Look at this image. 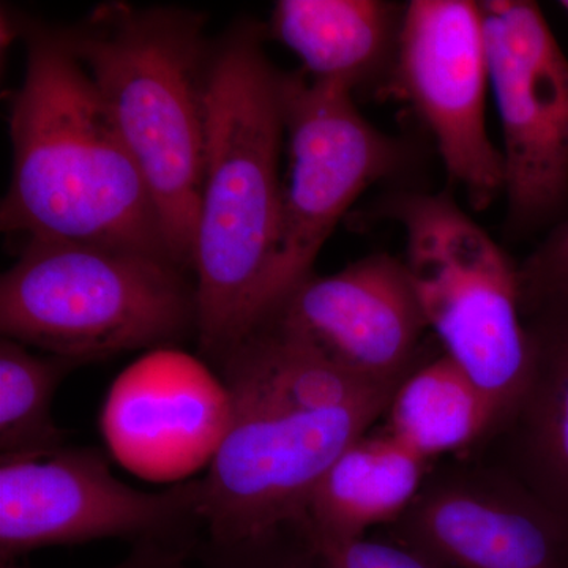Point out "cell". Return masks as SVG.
Masks as SVG:
<instances>
[{
	"mask_svg": "<svg viewBox=\"0 0 568 568\" xmlns=\"http://www.w3.org/2000/svg\"><path fill=\"white\" fill-rule=\"evenodd\" d=\"M219 368L227 418L201 478V519L212 544L301 523L328 467L386 416L394 395L272 325L254 328Z\"/></svg>",
	"mask_w": 568,
	"mask_h": 568,
	"instance_id": "6da1fadb",
	"label": "cell"
},
{
	"mask_svg": "<svg viewBox=\"0 0 568 568\" xmlns=\"http://www.w3.org/2000/svg\"><path fill=\"white\" fill-rule=\"evenodd\" d=\"M13 17L26 73L10 103L13 166L0 205L3 233L179 263L151 190L62 26L21 11Z\"/></svg>",
	"mask_w": 568,
	"mask_h": 568,
	"instance_id": "7a4b0ae2",
	"label": "cell"
},
{
	"mask_svg": "<svg viewBox=\"0 0 568 568\" xmlns=\"http://www.w3.org/2000/svg\"><path fill=\"white\" fill-rule=\"evenodd\" d=\"M265 39L244 20L213 40L193 275L197 347L216 366L260 324L282 212L283 70Z\"/></svg>",
	"mask_w": 568,
	"mask_h": 568,
	"instance_id": "3957f363",
	"label": "cell"
},
{
	"mask_svg": "<svg viewBox=\"0 0 568 568\" xmlns=\"http://www.w3.org/2000/svg\"><path fill=\"white\" fill-rule=\"evenodd\" d=\"M205 24L200 11L114 0L62 26L151 190L175 260L192 274L213 48Z\"/></svg>",
	"mask_w": 568,
	"mask_h": 568,
	"instance_id": "277c9868",
	"label": "cell"
},
{
	"mask_svg": "<svg viewBox=\"0 0 568 568\" xmlns=\"http://www.w3.org/2000/svg\"><path fill=\"white\" fill-rule=\"evenodd\" d=\"M2 336L80 364L196 338L194 275L168 257L24 239L0 278Z\"/></svg>",
	"mask_w": 568,
	"mask_h": 568,
	"instance_id": "5b68a950",
	"label": "cell"
},
{
	"mask_svg": "<svg viewBox=\"0 0 568 568\" xmlns=\"http://www.w3.org/2000/svg\"><path fill=\"white\" fill-rule=\"evenodd\" d=\"M368 215L402 227L403 263L426 325L440 351L487 396L496 433L517 405L530 368L518 264L448 193L396 190Z\"/></svg>",
	"mask_w": 568,
	"mask_h": 568,
	"instance_id": "8992f818",
	"label": "cell"
},
{
	"mask_svg": "<svg viewBox=\"0 0 568 568\" xmlns=\"http://www.w3.org/2000/svg\"><path fill=\"white\" fill-rule=\"evenodd\" d=\"M283 108L290 182L283 183L260 324L315 272L317 254L362 193L402 174L413 159L405 141L376 129L358 111L349 89L313 80L302 69L283 71Z\"/></svg>",
	"mask_w": 568,
	"mask_h": 568,
	"instance_id": "52a82bcc",
	"label": "cell"
},
{
	"mask_svg": "<svg viewBox=\"0 0 568 568\" xmlns=\"http://www.w3.org/2000/svg\"><path fill=\"white\" fill-rule=\"evenodd\" d=\"M511 237L568 219V59L538 3L481 0Z\"/></svg>",
	"mask_w": 568,
	"mask_h": 568,
	"instance_id": "ba28073f",
	"label": "cell"
},
{
	"mask_svg": "<svg viewBox=\"0 0 568 568\" xmlns=\"http://www.w3.org/2000/svg\"><path fill=\"white\" fill-rule=\"evenodd\" d=\"M201 478L142 491L91 447L0 458V558L102 538L200 540Z\"/></svg>",
	"mask_w": 568,
	"mask_h": 568,
	"instance_id": "9c48e42d",
	"label": "cell"
},
{
	"mask_svg": "<svg viewBox=\"0 0 568 568\" xmlns=\"http://www.w3.org/2000/svg\"><path fill=\"white\" fill-rule=\"evenodd\" d=\"M488 84L480 2H407L386 93L413 106L474 211H487L506 189L503 152L485 118Z\"/></svg>",
	"mask_w": 568,
	"mask_h": 568,
	"instance_id": "30bf717a",
	"label": "cell"
},
{
	"mask_svg": "<svg viewBox=\"0 0 568 568\" xmlns=\"http://www.w3.org/2000/svg\"><path fill=\"white\" fill-rule=\"evenodd\" d=\"M390 537L432 568H568V519L499 466L429 470Z\"/></svg>",
	"mask_w": 568,
	"mask_h": 568,
	"instance_id": "8fae6325",
	"label": "cell"
},
{
	"mask_svg": "<svg viewBox=\"0 0 568 568\" xmlns=\"http://www.w3.org/2000/svg\"><path fill=\"white\" fill-rule=\"evenodd\" d=\"M351 375L398 386L425 357L429 331L403 260L362 257L332 275L306 276L263 323Z\"/></svg>",
	"mask_w": 568,
	"mask_h": 568,
	"instance_id": "7c38bea8",
	"label": "cell"
},
{
	"mask_svg": "<svg viewBox=\"0 0 568 568\" xmlns=\"http://www.w3.org/2000/svg\"><path fill=\"white\" fill-rule=\"evenodd\" d=\"M406 3L387 0H278L265 33L317 81L383 95L405 21Z\"/></svg>",
	"mask_w": 568,
	"mask_h": 568,
	"instance_id": "4fadbf2b",
	"label": "cell"
},
{
	"mask_svg": "<svg viewBox=\"0 0 568 568\" xmlns=\"http://www.w3.org/2000/svg\"><path fill=\"white\" fill-rule=\"evenodd\" d=\"M528 381L491 439L503 440L504 470L568 519V302L526 317Z\"/></svg>",
	"mask_w": 568,
	"mask_h": 568,
	"instance_id": "5bb4252c",
	"label": "cell"
},
{
	"mask_svg": "<svg viewBox=\"0 0 568 568\" xmlns=\"http://www.w3.org/2000/svg\"><path fill=\"white\" fill-rule=\"evenodd\" d=\"M432 462L399 443L387 428L355 439L316 485L301 525L316 545L364 538L392 526L414 503Z\"/></svg>",
	"mask_w": 568,
	"mask_h": 568,
	"instance_id": "9a60e30c",
	"label": "cell"
},
{
	"mask_svg": "<svg viewBox=\"0 0 568 568\" xmlns=\"http://www.w3.org/2000/svg\"><path fill=\"white\" fill-rule=\"evenodd\" d=\"M384 417L387 432L428 462L473 450L496 429L487 396L443 351L403 377Z\"/></svg>",
	"mask_w": 568,
	"mask_h": 568,
	"instance_id": "2e32d148",
	"label": "cell"
},
{
	"mask_svg": "<svg viewBox=\"0 0 568 568\" xmlns=\"http://www.w3.org/2000/svg\"><path fill=\"white\" fill-rule=\"evenodd\" d=\"M82 364L0 338V455L43 454L63 447L65 433L52 418V399Z\"/></svg>",
	"mask_w": 568,
	"mask_h": 568,
	"instance_id": "e0dca14e",
	"label": "cell"
},
{
	"mask_svg": "<svg viewBox=\"0 0 568 568\" xmlns=\"http://www.w3.org/2000/svg\"><path fill=\"white\" fill-rule=\"evenodd\" d=\"M197 555L205 568H324L320 548L301 523L239 544L205 540Z\"/></svg>",
	"mask_w": 568,
	"mask_h": 568,
	"instance_id": "ac0fdd59",
	"label": "cell"
},
{
	"mask_svg": "<svg viewBox=\"0 0 568 568\" xmlns=\"http://www.w3.org/2000/svg\"><path fill=\"white\" fill-rule=\"evenodd\" d=\"M324 568H432L416 552L395 541L357 540L316 545Z\"/></svg>",
	"mask_w": 568,
	"mask_h": 568,
	"instance_id": "d6986e66",
	"label": "cell"
},
{
	"mask_svg": "<svg viewBox=\"0 0 568 568\" xmlns=\"http://www.w3.org/2000/svg\"><path fill=\"white\" fill-rule=\"evenodd\" d=\"M200 540H142L133 544L125 559L108 568H186L197 555ZM0 568H22L11 562Z\"/></svg>",
	"mask_w": 568,
	"mask_h": 568,
	"instance_id": "ffe728a7",
	"label": "cell"
},
{
	"mask_svg": "<svg viewBox=\"0 0 568 568\" xmlns=\"http://www.w3.org/2000/svg\"><path fill=\"white\" fill-rule=\"evenodd\" d=\"M559 6H560V9L566 11V13L568 14V0H562V2H559Z\"/></svg>",
	"mask_w": 568,
	"mask_h": 568,
	"instance_id": "44dd1931",
	"label": "cell"
}]
</instances>
